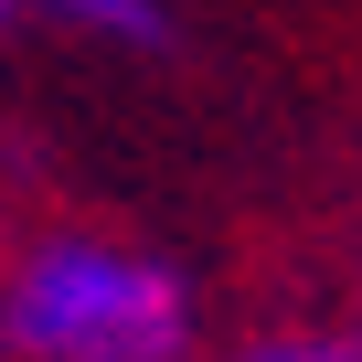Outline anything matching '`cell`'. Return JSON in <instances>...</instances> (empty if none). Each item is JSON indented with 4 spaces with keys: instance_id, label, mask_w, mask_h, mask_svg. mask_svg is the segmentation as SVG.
<instances>
[{
    "instance_id": "obj_1",
    "label": "cell",
    "mask_w": 362,
    "mask_h": 362,
    "mask_svg": "<svg viewBox=\"0 0 362 362\" xmlns=\"http://www.w3.org/2000/svg\"><path fill=\"white\" fill-rule=\"evenodd\" d=\"M192 277L117 235H43L0 277L11 362H192Z\"/></svg>"
},
{
    "instance_id": "obj_4",
    "label": "cell",
    "mask_w": 362,
    "mask_h": 362,
    "mask_svg": "<svg viewBox=\"0 0 362 362\" xmlns=\"http://www.w3.org/2000/svg\"><path fill=\"white\" fill-rule=\"evenodd\" d=\"M0 22H22V0H0Z\"/></svg>"
},
{
    "instance_id": "obj_3",
    "label": "cell",
    "mask_w": 362,
    "mask_h": 362,
    "mask_svg": "<svg viewBox=\"0 0 362 362\" xmlns=\"http://www.w3.org/2000/svg\"><path fill=\"white\" fill-rule=\"evenodd\" d=\"M43 11L86 43H128V54H160L170 43V0H43Z\"/></svg>"
},
{
    "instance_id": "obj_2",
    "label": "cell",
    "mask_w": 362,
    "mask_h": 362,
    "mask_svg": "<svg viewBox=\"0 0 362 362\" xmlns=\"http://www.w3.org/2000/svg\"><path fill=\"white\" fill-rule=\"evenodd\" d=\"M203 362H362V320H288V330H245Z\"/></svg>"
}]
</instances>
